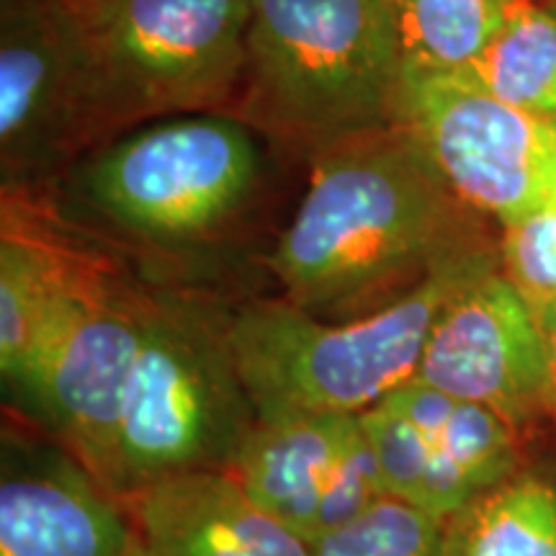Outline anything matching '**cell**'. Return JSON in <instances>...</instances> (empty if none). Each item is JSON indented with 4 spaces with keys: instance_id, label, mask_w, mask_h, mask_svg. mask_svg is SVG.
Here are the masks:
<instances>
[{
    "instance_id": "1",
    "label": "cell",
    "mask_w": 556,
    "mask_h": 556,
    "mask_svg": "<svg viewBox=\"0 0 556 556\" xmlns=\"http://www.w3.org/2000/svg\"><path fill=\"white\" fill-rule=\"evenodd\" d=\"M477 217L397 124L309 165L268 266L287 302L336 323L397 302L438 263L482 245Z\"/></svg>"
},
{
    "instance_id": "2",
    "label": "cell",
    "mask_w": 556,
    "mask_h": 556,
    "mask_svg": "<svg viewBox=\"0 0 556 556\" xmlns=\"http://www.w3.org/2000/svg\"><path fill=\"white\" fill-rule=\"evenodd\" d=\"M402 86L389 0H253L227 114L312 165L351 139L397 127Z\"/></svg>"
},
{
    "instance_id": "3",
    "label": "cell",
    "mask_w": 556,
    "mask_h": 556,
    "mask_svg": "<svg viewBox=\"0 0 556 556\" xmlns=\"http://www.w3.org/2000/svg\"><path fill=\"white\" fill-rule=\"evenodd\" d=\"M500 266L490 242L456 253L387 307L319 319L296 304L253 302L227 317L235 366L258 420L364 415L415 379L438 315L464 283Z\"/></svg>"
},
{
    "instance_id": "4",
    "label": "cell",
    "mask_w": 556,
    "mask_h": 556,
    "mask_svg": "<svg viewBox=\"0 0 556 556\" xmlns=\"http://www.w3.org/2000/svg\"><path fill=\"white\" fill-rule=\"evenodd\" d=\"M96 150L144 124L227 114L253 0H54Z\"/></svg>"
},
{
    "instance_id": "5",
    "label": "cell",
    "mask_w": 556,
    "mask_h": 556,
    "mask_svg": "<svg viewBox=\"0 0 556 556\" xmlns=\"http://www.w3.org/2000/svg\"><path fill=\"white\" fill-rule=\"evenodd\" d=\"M90 217L148 245H189L232 225L263 184L258 131L232 114H184L88 152L62 178Z\"/></svg>"
},
{
    "instance_id": "6",
    "label": "cell",
    "mask_w": 556,
    "mask_h": 556,
    "mask_svg": "<svg viewBox=\"0 0 556 556\" xmlns=\"http://www.w3.org/2000/svg\"><path fill=\"white\" fill-rule=\"evenodd\" d=\"M227 317L199 299L148 291L119 438V497L191 471L229 469L255 426Z\"/></svg>"
},
{
    "instance_id": "7",
    "label": "cell",
    "mask_w": 556,
    "mask_h": 556,
    "mask_svg": "<svg viewBox=\"0 0 556 556\" xmlns=\"http://www.w3.org/2000/svg\"><path fill=\"white\" fill-rule=\"evenodd\" d=\"M144 296L96 255L9 381L26 409L114 495Z\"/></svg>"
},
{
    "instance_id": "8",
    "label": "cell",
    "mask_w": 556,
    "mask_h": 556,
    "mask_svg": "<svg viewBox=\"0 0 556 556\" xmlns=\"http://www.w3.org/2000/svg\"><path fill=\"white\" fill-rule=\"evenodd\" d=\"M400 124L479 217L503 225L552 199L556 122L500 101L464 75L405 73Z\"/></svg>"
},
{
    "instance_id": "9",
    "label": "cell",
    "mask_w": 556,
    "mask_h": 556,
    "mask_svg": "<svg viewBox=\"0 0 556 556\" xmlns=\"http://www.w3.org/2000/svg\"><path fill=\"white\" fill-rule=\"evenodd\" d=\"M86 96L54 0H0V180L50 193L93 152Z\"/></svg>"
},
{
    "instance_id": "10",
    "label": "cell",
    "mask_w": 556,
    "mask_h": 556,
    "mask_svg": "<svg viewBox=\"0 0 556 556\" xmlns=\"http://www.w3.org/2000/svg\"><path fill=\"white\" fill-rule=\"evenodd\" d=\"M415 379L492 409L518 433L548 417L544 332L536 312L500 266L475 276L448 299Z\"/></svg>"
},
{
    "instance_id": "11",
    "label": "cell",
    "mask_w": 556,
    "mask_h": 556,
    "mask_svg": "<svg viewBox=\"0 0 556 556\" xmlns=\"http://www.w3.org/2000/svg\"><path fill=\"white\" fill-rule=\"evenodd\" d=\"M229 471L312 548L384 497L361 415L255 420Z\"/></svg>"
},
{
    "instance_id": "12",
    "label": "cell",
    "mask_w": 556,
    "mask_h": 556,
    "mask_svg": "<svg viewBox=\"0 0 556 556\" xmlns=\"http://www.w3.org/2000/svg\"><path fill=\"white\" fill-rule=\"evenodd\" d=\"M127 505L73 454L5 435L0 556H131Z\"/></svg>"
},
{
    "instance_id": "13",
    "label": "cell",
    "mask_w": 556,
    "mask_h": 556,
    "mask_svg": "<svg viewBox=\"0 0 556 556\" xmlns=\"http://www.w3.org/2000/svg\"><path fill=\"white\" fill-rule=\"evenodd\" d=\"M127 505L131 556H312V546L250 497L229 469L157 479Z\"/></svg>"
},
{
    "instance_id": "14",
    "label": "cell",
    "mask_w": 556,
    "mask_h": 556,
    "mask_svg": "<svg viewBox=\"0 0 556 556\" xmlns=\"http://www.w3.org/2000/svg\"><path fill=\"white\" fill-rule=\"evenodd\" d=\"M415 428L426 458L422 510L451 520L482 492L510 477L520 433L492 409L451 397L422 381H407L384 400Z\"/></svg>"
},
{
    "instance_id": "15",
    "label": "cell",
    "mask_w": 556,
    "mask_h": 556,
    "mask_svg": "<svg viewBox=\"0 0 556 556\" xmlns=\"http://www.w3.org/2000/svg\"><path fill=\"white\" fill-rule=\"evenodd\" d=\"M448 556H556V464H520L448 520Z\"/></svg>"
},
{
    "instance_id": "16",
    "label": "cell",
    "mask_w": 556,
    "mask_h": 556,
    "mask_svg": "<svg viewBox=\"0 0 556 556\" xmlns=\"http://www.w3.org/2000/svg\"><path fill=\"white\" fill-rule=\"evenodd\" d=\"M531 0H389L405 73H464Z\"/></svg>"
},
{
    "instance_id": "17",
    "label": "cell",
    "mask_w": 556,
    "mask_h": 556,
    "mask_svg": "<svg viewBox=\"0 0 556 556\" xmlns=\"http://www.w3.org/2000/svg\"><path fill=\"white\" fill-rule=\"evenodd\" d=\"M464 75L500 101L556 122V0H531Z\"/></svg>"
},
{
    "instance_id": "18",
    "label": "cell",
    "mask_w": 556,
    "mask_h": 556,
    "mask_svg": "<svg viewBox=\"0 0 556 556\" xmlns=\"http://www.w3.org/2000/svg\"><path fill=\"white\" fill-rule=\"evenodd\" d=\"M312 556H448V520L384 495L319 541Z\"/></svg>"
},
{
    "instance_id": "19",
    "label": "cell",
    "mask_w": 556,
    "mask_h": 556,
    "mask_svg": "<svg viewBox=\"0 0 556 556\" xmlns=\"http://www.w3.org/2000/svg\"><path fill=\"white\" fill-rule=\"evenodd\" d=\"M500 270L536 315L556 304V206L541 204L503 222Z\"/></svg>"
},
{
    "instance_id": "20",
    "label": "cell",
    "mask_w": 556,
    "mask_h": 556,
    "mask_svg": "<svg viewBox=\"0 0 556 556\" xmlns=\"http://www.w3.org/2000/svg\"><path fill=\"white\" fill-rule=\"evenodd\" d=\"M539 323L544 332L546 345V394H548V417L556 420V304L541 312Z\"/></svg>"
},
{
    "instance_id": "21",
    "label": "cell",
    "mask_w": 556,
    "mask_h": 556,
    "mask_svg": "<svg viewBox=\"0 0 556 556\" xmlns=\"http://www.w3.org/2000/svg\"><path fill=\"white\" fill-rule=\"evenodd\" d=\"M548 204H554V206H556V186H554V193H552V199H548Z\"/></svg>"
}]
</instances>
